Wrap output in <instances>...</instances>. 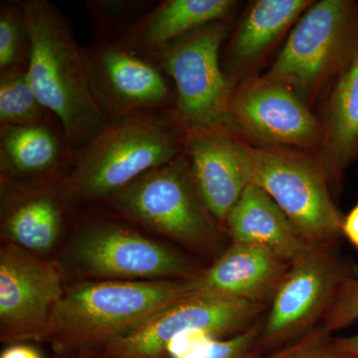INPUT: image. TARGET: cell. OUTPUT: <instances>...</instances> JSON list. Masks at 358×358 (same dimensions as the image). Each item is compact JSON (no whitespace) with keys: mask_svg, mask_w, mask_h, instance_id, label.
I'll return each instance as SVG.
<instances>
[{"mask_svg":"<svg viewBox=\"0 0 358 358\" xmlns=\"http://www.w3.org/2000/svg\"><path fill=\"white\" fill-rule=\"evenodd\" d=\"M30 36L28 76L35 94L57 119L75 150L114 121L92 75L84 46L69 21L48 0H18Z\"/></svg>","mask_w":358,"mask_h":358,"instance_id":"cell-1","label":"cell"},{"mask_svg":"<svg viewBox=\"0 0 358 358\" xmlns=\"http://www.w3.org/2000/svg\"><path fill=\"white\" fill-rule=\"evenodd\" d=\"M185 129L173 110H150L119 117L76 150L60 181L71 208L105 204L148 171L183 154Z\"/></svg>","mask_w":358,"mask_h":358,"instance_id":"cell-2","label":"cell"},{"mask_svg":"<svg viewBox=\"0 0 358 358\" xmlns=\"http://www.w3.org/2000/svg\"><path fill=\"white\" fill-rule=\"evenodd\" d=\"M186 296L185 280L79 282L65 289L45 341L61 357L102 352Z\"/></svg>","mask_w":358,"mask_h":358,"instance_id":"cell-3","label":"cell"},{"mask_svg":"<svg viewBox=\"0 0 358 358\" xmlns=\"http://www.w3.org/2000/svg\"><path fill=\"white\" fill-rule=\"evenodd\" d=\"M357 51L358 1H313L261 79L289 87L308 103L334 85Z\"/></svg>","mask_w":358,"mask_h":358,"instance_id":"cell-4","label":"cell"},{"mask_svg":"<svg viewBox=\"0 0 358 358\" xmlns=\"http://www.w3.org/2000/svg\"><path fill=\"white\" fill-rule=\"evenodd\" d=\"M105 204L115 215L194 251H210L217 240V221L202 199L185 154L148 171Z\"/></svg>","mask_w":358,"mask_h":358,"instance_id":"cell-5","label":"cell"},{"mask_svg":"<svg viewBox=\"0 0 358 358\" xmlns=\"http://www.w3.org/2000/svg\"><path fill=\"white\" fill-rule=\"evenodd\" d=\"M227 34L225 21L211 23L176 40L152 59L173 82L176 103L171 110L185 131L218 129L239 138L229 110L234 79L219 60Z\"/></svg>","mask_w":358,"mask_h":358,"instance_id":"cell-6","label":"cell"},{"mask_svg":"<svg viewBox=\"0 0 358 358\" xmlns=\"http://www.w3.org/2000/svg\"><path fill=\"white\" fill-rule=\"evenodd\" d=\"M251 183L262 188L310 245L336 244L345 215L317 157L287 148L249 145Z\"/></svg>","mask_w":358,"mask_h":358,"instance_id":"cell-7","label":"cell"},{"mask_svg":"<svg viewBox=\"0 0 358 358\" xmlns=\"http://www.w3.org/2000/svg\"><path fill=\"white\" fill-rule=\"evenodd\" d=\"M357 277V266L336 244L310 245L289 265L271 301L261 327V352L284 348L319 326L341 286Z\"/></svg>","mask_w":358,"mask_h":358,"instance_id":"cell-8","label":"cell"},{"mask_svg":"<svg viewBox=\"0 0 358 358\" xmlns=\"http://www.w3.org/2000/svg\"><path fill=\"white\" fill-rule=\"evenodd\" d=\"M68 257L73 267L98 281H173L200 272L183 254L113 218L82 224Z\"/></svg>","mask_w":358,"mask_h":358,"instance_id":"cell-9","label":"cell"},{"mask_svg":"<svg viewBox=\"0 0 358 358\" xmlns=\"http://www.w3.org/2000/svg\"><path fill=\"white\" fill-rule=\"evenodd\" d=\"M265 305L221 294L186 296L166 308L102 352L109 358H169L179 336L204 334L233 336L253 326Z\"/></svg>","mask_w":358,"mask_h":358,"instance_id":"cell-10","label":"cell"},{"mask_svg":"<svg viewBox=\"0 0 358 358\" xmlns=\"http://www.w3.org/2000/svg\"><path fill=\"white\" fill-rule=\"evenodd\" d=\"M60 268L13 244L0 252V331L7 343L45 341L65 292Z\"/></svg>","mask_w":358,"mask_h":358,"instance_id":"cell-11","label":"cell"},{"mask_svg":"<svg viewBox=\"0 0 358 358\" xmlns=\"http://www.w3.org/2000/svg\"><path fill=\"white\" fill-rule=\"evenodd\" d=\"M229 110L239 136L259 147H294L317 154L322 148V122L285 85L263 79L242 85L233 92Z\"/></svg>","mask_w":358,"mask_h":358,"instance_id":"cell-12","label":"cell"},{"mask_svg":"<svg viewBox=\"0 0 358 358\" xmlns=\"http://www.w3.org/2000/svg\"><path fill=\"white\" fill-rule=\"evenodd\" d=\"M84 49L96 88L113 120L173 109V82L155 61L120 43L92 41Z\"/></svg>","mask_w":358,"mask_h":358,"instance_id":"cell-13","label":"cell"},{"mask_svg":"<svg viewBox=\"0 0 358 358\" xmlns=\"http://www.w3.org/2000/svg\"><path fill=\"white\" fill-rule=\"evenodd\" d=\"M183 154L207 209L225 226L231 209L251 183L249 145L227 131L187 129Z\"/></svg>","mask_w":358,"mask_h":358,"instance_id":"cell-14","label":"cell"},{"mask_svg":"<svg viewBox=\"0 0 358 358\" xmlns=\"http://www.w3.org/2000/svg\"><path fill=\"white\" fill-rule=\"evenodd\" d=\"M291 264L256 245L232 243L211 267L185 279L189 296L221 294L271 303Z\"/></svg>","mask_w":358,"mask_h":358,"instance_id":"cell-15","label":"cell"},{"mask_svg":"<svg viewBox=\"0 0 358 358\" xmlns=\"http://www.w3.org/2000/svg\"><path fill=\"white\" fill-rule=\"evenodd\" d=\"M75 154L58 122L38 126L0 124L1 182H59L70 171Z\"/></svg>","mask_w":358,"mask_h":358,"instance_id":"cell-16","label":"cell"},{"mask_svg":"<svg viewBox=\"0 0 358 358\" xmlns=\"http://www.w3.org/2000/svg\"><path fill=\"white\" fill-rule=\"evenodd\" d=\"M59 182H1L2 236L33 253H46L57 243L66 214L72 210Z\"/></svg>","mask_w":358,"mask_h":358,"instance_id":"cell-17","label":"cell"},{"mask_svg":"<svg viewBox=\"0 0 358 358\" xmlns=\"http://www.w3.org/2000/svg\"><path fill=\"white\" fill-rule=\"evenodd\" d=\"M235 6L232 0H164L141 15L120 44L152 59L176 40L211 23L225 21Z\"/></svg>","mask_w":358,"mask_h":358,"instance_id":"cell-18","label":"cell"},{"mask_svg":"<svg viewBox=\"0 0 358 358\" xmlns=\"http://www.w3.org/2000/svg\"><path fill=\"white\" fill-rule=\"evenodd\" d=\"M225 226L232 243L264 247L289 264L310 246L270 195L254 183L245 188Z\"/></svg>","mask_w":358,"mask_h":358,"instance_id":"cell-19","label":"cell"},{"mask_svg":"<svg viewBox=\"0 0 358 358\" xmlns=\"http://www.w3.org/2000/svg\"><path fill=\"white\" fill-rule=\"evenodd\" d=\"M322 124L324 140L317 157L331 182L339 181L358 162V51L331 87Z\"/></svg>","mask_w":358,"mask_h":358,"instance_id":"cell-20","label":"cell"},{"mask_svg":"<svg viewBox=\"0 0 358 358\" xmlns=\"http://www.w3.org/2000/svg\"><path fill=\"white\" fill-rule=\"evenodd\" d=\"M308 0H258L245 14L225 54L228 75L243 71L260 59L312 4Z\"/></svg>","mask_w":358,"mask_h":358,"instance_id":"cell-21","label":"cell"},{"mask_svg":"<svg viewBox=\"0 0 358 358\" xmlns=\"http://www.w3.org/2000/svg\"><path fill=\"white\" fill-rule=\"evenodd\" d=\"M55 122L57 119L35 94L28 67L0 71V124L38 126Z\"/></svg>","mask_w":358,"mask_h":358,"instance_id":"cell-22","label":"cell"},{"mask_svg":"<svg viewBox=\"0 0 358 358\" xmlns=\"http://www.w3.org/2000/svg\"><path fill=\"white\" fill-rule=\"evenodd\" d=\"M93 41L120 43L131 26L157 2L150 0H86Z\"/></svg>","mask_w":358,"mask_h":358,"instance_id":"cell-23","label":"cell"},{"mask_svg":"<svg viewBox=\"0 0 358 358\" xmlns=\"http://www.w3.org/2000/svg\"><path fill=\"white\" fill-rule=\"evenodd\" d=\"M30 36L27 21L18 0L0 4V71L28 67Z\"/></svg>","mask_w":358,"mask_h":358,"instance_id":"cell-24","label":"cell"},{"mask_svg":"<svg viewBox=\"0 0 358 358\" xmlns=\"http://www.w3.org/2000/svg\"><path fill=\"white\" fill-rule=\"evenodd\" d=\"M261 327L256 322L230 338L207 339L173 358H256L262 353L259 348Z\"/></svg>","mask_w":358,"mask_h":358,"instance_id":"cell-25","label":"cell"},{"mask_svg":"<svg viewBox=\"0 0 358 358\" xmlns=\"http://www.w3.org/2000/svg\"><path fill=\"white\" fill-rule=\"evenodd\" d=\"M256 358H358L339 348L333 334L320 324L298 341Z\"/></svg>","mask_w":358,"mask_h":358,"instance_id":"cell-26","label":"cell"},{"mask_svg":"<svg viewBox=\"0 0 358 358\" xmlns=\"http://www.w3.org/2000/svg\"><path fill=\"white\" fill-rule=\"evenodd\" d=\"M358 320V277L348 280L339 289L320 326L329 334L352 326Z\"/></svg>","mask_w":358,"mask_h":358,"instance_id":"cell-27","label":"cell"},{"mask_svg":"<svg viewBox=\"0 0 358 358\" xmlns=\"http://www.w3.org/2000/svg\"><path fill=\"white\" fill-rule=\"evenodd\" d=\"M0 358H45L38 348L26 343H9L0 353Z\"/></svg>","mask_w":358,"mask_h":358,"instance_id":"cell-28","label":"cell"},{"mask_svg":"<svg viewBox=\"0 0 358 358\" xmlns=\"http://www.w3.org/2000/svg\"><path fill=\"white\" fill-rule=\"evenodd\" d=\"M343 236L358 250V203L352 207V210L345 215L343 223Z\"/></svg>","mask_w":358,"mask_h":358,"instance_id":"cell-29","label":"cell"},{"mask_svg":"<svg viewBox=\"0 0 358 358\" xmlns=\"http://www.w3.org/2000/svg\"><path fill=\"white\" fill-rule=\"evenodd\" d=\"M339 348L358 357V334L346 338H336Z\"/></svg>","mask_w":358,"mask_h":358,"instance_id":"cell-30","label":"cell"},{"mask_svg":"<svg viewBox=\"0 0 358 358\" xmlns=\"http://www.w3.org/2000/svg\"><path fill=\"white\" fill-rule=\"evenodd\" d=\"M71 358H109L103 352H93L82 353V355H76V357Z\"/></svg>","mask_w":358,"mask_h":358,"instance_id":"cell-31","label":"cell"}]
</instances>
